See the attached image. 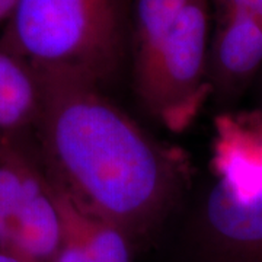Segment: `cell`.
I'll use <instances>...</instances> for the list:
<instances>
[{
  "label": "cell",
  "instance_id": "4",
  "mask_svg": "<svg viewBox=\"0 0 262 262\" xmlns=\"http://www.w3.org/2000/svg\"><path fill=\"white\" fill-rule=\"evenodd\" d=\"M19 137L0 134V249L25 262H53L61 220L46 169Z\"/></svg>",
  "mask_w": 262,
  "mask_h": 262
},
{
  "label": "cell",
  "instance_id": "13",
  "mask_svg": "<svg viewBox=\"0 0 262 262\" xmlns=\"http://www.w3.org/2000/svg\"><path fill=\"white\" fill-rule=\"evenodd\" d=\"M0 262H25L24 259H20L18 256L12 255L9 252H5L0 249Z\"/></svg>",
  "mask_w": 262,
  "mask_h": 262
},
{
  "label": "cell",
  "instance_id": "15",
  "mask_svg": "<svg viewBox=\"0 0 262 262\" xmlns=\"http://www.w3.org/2000/svg\"><path fill=\"white\" fill-rule=\"evenodd\" d=\"M255 114H256V115H258V117L262 120V83H261V105H259V110H256V111H255Z\"/></svg>",
  "mask_w": 262,
  "mask_h": 262
},
{
  "label": "cell",
  "instance_id": "2",
  "mask_svg": "<svg viewBox=\"0 0 262 262\" xmlns=\"http://www.w3.org/2000/svg\"><path fill=\"white\" fill-rule=\"evenodd\" d=\"M130 47V0H19L0 50L34 70L111 83Z\"/></svg>",
  "mask_w": 262,
  "mask_h": 262
},
{
  "label": "cell",
  "instance_id": "12",
  "mask_svg": "<svg viewBox=\"0 0 262 262\" xmlns=\"http://www.w3.org/2000/svg\"><path fill=\"white\" fill-rule=\"evenodd\" d=\"M18 3L19 0H0V24L8 22Z\"/></svg>",
  "mask_w": 262,
  "mask_h": 262
},
{
  "label": "cell",
  "instance_id": "1",
  "mask_svg": "<svg viewBox=\"0 0 262 262\" xmlns=\"http://www.w3.org/2000/svg\"><path fill=\"white\" fill-rule=\"evenodd\" d=\"M34 72L39 83L34 128L48 175L77 206L127 239L147 233L185 182L182 151L155 140L101 88L63 73Z\"/></svg>",
  "mask_w": 262,
  "mask_h": 262
},
{
  "label": "cell",
  "instance_id": "11",
  "mask_svg": "<svg viewBox=\"0 0 262 262\" xmlns=\"http://www.w3.org/2000/svg\"><path fill=\"white\" fill-rule=\"evenodd\" d=\"M53 262H96L86 252L82 245H79L75 239L63 234L61 245L57 251Z\"/></svg>",
  "mask_w": 262,
  "mask_h": 262
},
{
  "label": "cell",
  "instance_id": "3",
  "mask_svg": "<svg viewBox=\"0 0 262 262\" xmlns=\"http://www.w3.org/2000/svg\"><path fill=\"white\" fill-rule=\"evenodd\" d=\"M210 38V0H189L173 24L131 54L136 94L146 111L172 133L189 128L211 96L207 79Z\"/></svg>",
  "mask_w": 262,
  "mask_h": 262
},
{
  "label": "cell",
  "instance_id": "9",
  "mask_svg": "<svg viewBox=\"0 0 262 262\" xmlns=\"http://www.w3.org/2000/svg\"><path fill=\"white\" fill-rule=\"evenodd\" d=\"M39 83L24 60L0 50V134H22L35 127Z\"/></svg>",
  "mask_w": 262,
  "mask_h": 262
},
{
  "label": "cell",
  "instance_id": "8",
  "mask_svg": "<svg viewBox=\"0 0 262 262\" xmlns=\"http://www.w3.org/2000/svg\"><path fill=\"white\" fill-rule=\"evenodd\" d=\"M47 178L60 214L63 234L82 245L96 262H130L127 236L113 225L84 211L56 179L48 173Z\"/></svg>",
  "mask_w": 262,
  "mask_h": 262
},
{
  "label": "cell",
  "instance_id": "6",
  "mask_svg": "<svg viewBox=\"0 0 262 262\" xmlns=\"http://www.w3.org/2000/svg\"><path fill=\"white\" fill-rule=\"evenodd\" d=\"M262 72V24L251 13L217 19L210 38L207 79L219 101L237 99Z\"/></svg>",
  "mask_w": 262,
  "mask_h": 262
},
{
  "label": "cell",
  "instance_id": "7",
  "mask_svg": "<svg viewBox=\"0 0 262 262\" xmlns=\"http://www.w3.org/2000/svg\"><path fill=\"white\" fill-rule=\"evenodd\" d=\"M211 168L215 181L233 195L262 192V120L252 113L222 114L215 118Z\"/></svg>",
  "mask_w": 262,
  "mask_h": 262
},
{
  "label": "cell",
  "instance_id": "14",
  "mask_svg": "<svg viewBox=\"0 0 262 262\" xmlns=\"http://www.w3.org/2000/svg\"><path fill=\"white\" fill-rule=\"evenodd\" d=\"M251 15H253V16L262 24V0H258V2H256V5L253 6Z\"/></svg>",
  "mask_w": 262,
  "mask_h": 262
},
{
  "label": "cell",
  "instance_id": "5",
  "mask_svg": "<svg viewBox=\"0 0 262 262\" xmlns=\"http://www.w3.org/2000/svg\"><path fill=\"white\" fill-rule=\"evenodd\" d=\"M191 245L196 262H262V192L241 198L214 179L200 201Z\"/></svg>",
  "mask_w": 262,
  "mask_h": 262
},
{
  "label": "cell",
  "instance_id": "10",
  "mask_svg": "<svg viewBox=\"0 0 262 262\" xmlns=\"http://www.w3.org/2000/svg\"><path fill=\"white\" fill-rule=\"evenodd\" d=\"M256 2L258 0H210V6L214 20H217L241 13H251Z\"/></svg>",
  "mask_w": 262,
  "mask_h": 262
}]
</instances>
